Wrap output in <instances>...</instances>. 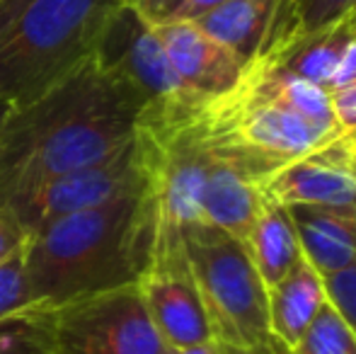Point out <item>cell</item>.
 <instances>
[{"label":"cell","mask_w":356,"mask_h":354,"mask_svg":"<svg viewBox=\"0 0 356 354\" xmlns=\"http://www.w3.org/2000/svg\"><path fill=\"white\" fill-rule=\"evenodd\" d=\"M95 56L143 99L145 112L184 99H199L192 97L177 81L153 24L124 5L114 13Z\"/></svg>","instance_id":"obj_9"},{"label":"cell","mask_w":356,"mask_h":354,"mask_svg":"<svg viewBox=\"0 0 356 354\" xmlns=\"http://www.w3.org/2000/svg\"><path fill=\"white\" fill-rule=\"evenodd\" d=\"M179 233L213 342L235 350L267 345V287L245 243L209 223H184Z\"/></svg>","instance_id":"obj_5"},{"label":"cell","mask_w":356,"mask_h":354,"mask_svg":"<svg viewBox=\"0 0 356 354\" xmlns=\"http://www.w3.org/2000/svg\"><path fill=\"white\" fill-rule=\"evenodd\" d=\"M122 0H37L0 37V99L34 102L95 58Z\"/></svg>","instance_id":"obj_3"},{"label":"cell","mask_w":356,"mask_h":354,"mask_svg":"<svg viewBox=\"0 0 356 354\" xmlns=\"http://www.w3.org/2000/svg\"><path fill=\"white\" fill-rule=\"evenodd\" d=\"M175 354H220L218 342H202V345L184 347V350H175Z\"/></svg>","instance_id":"obj_27"},{"label":"cell","mask_w":356,"mask_h":354,"mask_svg":"<svg viewBox=\"0 0 356 354\" xmlns=\"http://www.w3.org/2000/svg\"><path fill=\"white\" fill-rule=\"evenodd\" d=\"M274 8L277 0H228L213 13L197 19V24L228 47L235 56L250 63L262 47Z\"/></svg>","instance_id":"obj_16"},{"label":"cell","mask_w":356,"mask_h":354,"mask_svg":"<svg viewBox=\"0 0 356 354\" xmlns=\"http://www.w3.org/2000/svg\"><path fill=\"white\" fill-rule=\"evenodd\" d=\"M354 19L356 15H347V17L327 24V27L303 34L296 42H291L286 49H282L274 58L259 61V66L279 68V71L289 73V76L308 81L330 92L339 58H342L344 49L356 34Z\"/></svg>","instance_id":"obj_15"},{"label":"cell","mask_w":356,"mask_h":354,"mask_svg":"<svg viewBox=\"0 0 356 354\" xmlns=\"http://www.w3.org/2000/svg\"><path fill=\"white\" fill-rule=\"evenodd\" d=\"M213 102L240 141L286 163L339 136L327 90L272 66L248 63L243 81Z\"/></svg>","instance_id":"obj_4"},{"label":"cell","mask_w":356,"mask_h":354,"mask_svg":"<svg viewBox=\"0 0 356 354\" xmlns=\"http://www.w3.org/2000/svg\"><path fill=\"white\" fill-rule=\"evenodd\" d=\"M220 354H223V352H220Z\"/></svg>","instance_id":"obj_34"},{"label":"cell","mask_w":356,"mask_h":354,"mask_svg":"<svg viewBox=\"0 0 356 354\" xmlns=\"http://www.w3.org/2000/svg\"><path fill=\"white\" fill-rule=\"evenodd\" d=\"M243 243L267 289L282 282L291 267L303 257L291 209L272 199L267 192L262 194L257 216Z\"/></svg>","instance_id":"obj_14"},{"label":"cell","mask_w":356,"mask_h":354,"mask_svg":"<svg viewBox=\"0 0 356 354\" xmlns=\"http://www.w3.org/2000/svg\"><path fill=\"white\" fill-rule=\"evenodd\" d=\"M284 207L356 209V153L339 134L325 146L284 163L264 184Z\"/></svg>","instance_id":"obj_10"},{"label":"cell","mask_w":356,"mask_h":354,"mask_svg":"<svg viewBox=\"0 0 356 354\" xmlns=\"http://www.w3.org/2000/svg\"><path fill=\"white\" fill-rule=\"evenodd\" d=\"M293 354H356V335L332 303H325Z\"/></svg>","instance_id":"obj_17"},{"label":"cell","mask_w":356,"mask_h":354,"mask_svg":"<svg viewBox=\"0 0 356 354\" xmlns=\"http://www.w3.org/2000/svg\"><path fill=\"white\" fill-rule=\"evenodd\" d=\"M37 0H0V37L27 13Z\"/></svg>","instance_id":"obj_26"},{"label":"cell","mask_w":356,"mask_h":354,"mask_svg":"<svg viewBox=\"0 0 356 354\" xmlns=\"http://www.w3.org/2000/svg\"><path fill=\"white\" fill-rule=\"evenodd\" d=\"M122 5L134 10L148 24H163L172 10L175 0H122Z\"/></svg>","instance_id":"obj_24"},{"label":"cell","mask_w":356,"mask_h":354,"mask_svg":"<svg viewBox=\"0 0 356 354\" xmlns=\"http://www.w3.org/2000/svg\"><path fill=\"white\" fill-rule=\"evenodd\" d=\"M325 303L327 291L323 274L303 255L282 282L267 289L269 337L293 350Z\"/></svg>","instance_id":"obj_12"},{"label":"cell","mask_w":356,"mask_h":354,"mask_svg":"<svg viewBox=\"0 0 356 354\" xmlns=\"http://www.w3.org/2000/svg\"><path fill=\"white\" fill-rule=\"evenodd\" d=\"M163 354H175V350H170V347H165V352Z\"/></svg>","instance_id":"obj_31"},{"label":"cell","mask_w":356,"mask_h":354,"mask_svg":"<svg viewBox=\"0 0 356 354\" xmlns=\"http://www.w3.org/2000/svg\"><path fill=\"white\" fill-rule=\"evenodd\" d=\"M158 226L160 209L150 184L29 236L24 269L32 311L136 287L153 255Z\"/></svg>","instance_id":"obj_2"},{"label":"cell","mask_w":356,"mask_h":354,"mask_svg":"<svg viewBox=\"0 0 356 354\" xmlns=\"http://www.w3.org/2000/svg\"><path fill=\"white\" fill-rule=\"evenodd\" d=\"M269 354H293V352H291L289 347H284L282 342H277V340L269 337Z\"/></svg>","instance_id":"obj_29"},{"label":"cell","mask_w":356,"mask_h":354,"mask_svg":"<svg viewBox=\"0 0 356 354\" xmlns=\"http://www.w3.org/2000/svg\"><path fill=\"white\" fill-rule=\"evenodd\" d=\"M323 279L327 301L337 308V313L347 321V325L352 328L356 335V265L344 267Z\"/></svg>","instance_id":"obj_20"},{"label":"cell","mask_w":356,"mask_h":354,"mask_svg":"<svg viewBox=\"0 0 356 354\" xmlns=\"http://www.w3.org/2000/svg\"><path fill=\"white\" fill-rule=\"evenodd\" d=\"M39 313L54 354H163L138 287L75 298Z\"/></svg>","instance_id":"obj_6"},{"label":"cell","mask_w":356,"mask_h":354,"mask_svg":"<svg viewBox=\"0 0 356 354\" xmlns=\"http://www.w3.org/2000/svg\"><path fill=\"white\" fill-rule=\"evenodd\" d=\"M305 260L323 277L356 265V209L289 207Z\"/></svg>","instance_id":"obj_13"},{"label":"cell","mask_w":356,"mask_h":354,"mask_svg":"<svg viewBox=\"0 0 356 354\" xmlns=\"http://www.w3.org/2000/svg\"><path fill=\"white\" fill-rule=\"evenodd\" d=\"M223 3H228V0H175L165 22H197Z\"/></svg>","instance_id":"obj_23"},{"label":"cell","mask_w":356,"mask_h":354,"mask_svg":"<svg viewBox=\"0 0 356 354\" xmlns=\"http://www.w3.org/2000/svg\"><path fill=\"white\" fill-rule=\"evenodd\" d=\"M145 102L90 58L24 107L0 134V207L49 179L107 161L138 134Z\"/></svg>","instance_id":"obj_1"},{"label":"cell","mask_w":356,"mask_h":354,"mask_svg":"<svg viewBox=\"0 0 356 354\" xmlns=\"http://www.w3.org/2000/svg\"><path fill=\"white\" fill-rule=\"evenodd\" d=\"M347 143H349V141H347ZM354 153H356V148H354Z\"/></svg>","instance_id":"obj_32"},{"label":"cell","mask_w":356,"mask_h":354,"mask_svg":"<svg viewBox=\"0 0 356 354\" xmlns=\"http://www.w3.org/2000/svg\"><path fill=\"white\" fill-rule=\"evenodd\" d=\"M0 354H54L39 313L29 311L0 321Z\"/></svg>","instance_id":"obj_18"},{"label":"cell","mask_w":356,"mask_h":354,"mask_svg":"<svg viewBox=\"0 0 356 354\" xmlns=\"http://www.w3.org/2000/svg\"><path fill=\"white\" fill-rule=\"evenodd\" d=\"M330 107L339 134H356V83L330 90Z\"/></svg>","instance_id":"obj_21"},{"label":"cell","mask_w":356,"mask_h":354,"mask_svg":"<svg viewBox=\"0 0 356 354\" xmlns=\"http://www.w3.org/2000/svg\"><path fill=\"white\" fill-rule=\"evenodd\" d=\"M354 83H356V34L352 37V42L347 44L342 58H339V66H337V71H334V78H332V86H330V90L354 86Z\"/></svg>","instance_id":"obj_25"},{"label":"cell","mask_w":356,"mask_h":354,"mask_svg":"<svg viewBox=\"0 0 356 354\" xmlns=\"http://www.w3.org/2000/svg\"><path fill=\"white\" fill-rule=\"evenodd\" d=\"M136 287L165 347L184 350V347L213 340L211 325L184 252L179 226L160 218L153 255Z\"/></svg>","instance_id":"obj_8"},{"label":"cell","mask_w":356,"mask_h":354,"mask_svg":"<svg viewBox=\"0 0 356 354\" xmlns=\"http://www.w3.org/2000/svg\"><path fill=\"white\" fill-rule=\"evenodd\" d=\"M150 184L153 179H150L148 153H145L141 136L136 134L131 143H127L107 161L49 179L42 187L3 204L0 209L27 236H34L61 218L107 204L136 189L150 187Z\"/></svg>","instance_id":"obj_7"},{"label":"cell","mask_w":356,"mask_h":354,"mask_svg":"<svg viewBox=\"0 0 356 354\" xmlns=\"http://www.w3.org/2000/svg\"><path fill=\"white\" fill-rule=\"evenodd\" d=\"M13 109H15V104L10 102V99H0V134H3V127L10 119V114H13Z\"/></svg>","instance_id":"obj_28"},{"label":"cell","mask_w":356,"mask_h":354,"mask_svg":"<svg viewBox=\"0 0 356 354\" xmlns=\"http://www.w3.org/2000/svg\"><path fill=\"white\" fill-rule=\"evenodd\" d=\"M153 27L175 76L192 97H220L243 81L248 63L197 22H163Z\"/></svg>","instance_id":"obj_11"},{"label":"cell","mask_w":356,"mask_h":354,"mask_svg":"<svg viewBox=\"0 0 356 354\" xmlns=\"http://www.w3.org/2000/svg\"><path fill=\"white\" fill-rule=\"evenodd\" d=\"M27 241H29L27 233L0 209V265H3L5 260H10L15 252L22 250V248L27 246Z\"/></svg>","instance_id":"obj_22"},{"label":"cell","mask_w":356,"mask_h":354,"mask_svg":"<svg viewBox=\"0 0 356 354\" xmlns=\"http://www.w3.org/2000/svg\"><path fill=\"white\" fill-rule=\"evenodd\" d=\"M342 136H344V138H347V141H349V146H352V148H356V134H342Z\"/></svg>","instance_id":"obj_30"},{"label":"cell","mask_w":356,"mask_h":354,"mask_svg":"<svg viewBox=\"0 0 356 354\" xmlns=\"http://www.w3.org/2000/svg\"><path fill=\"white\" fill-rule=\"evenodd\" d=\"M354 24H356V19H354Z\"/></svg>","instance_id":"obj_33"},{"label":"cell","mask_w":356,"mask_h":354,"mask_svg":"<svg viewBox=\"0 0 356 354\" xmlns=\"http://www.w3.org/2000/svg\"><path fill=\"white\" fill-rule=\"evenodd\" d=\"M32 311L27 269H24V248L0 265V321Z\"/></svg>","instance_id":"obj_19"}]
</instances>
